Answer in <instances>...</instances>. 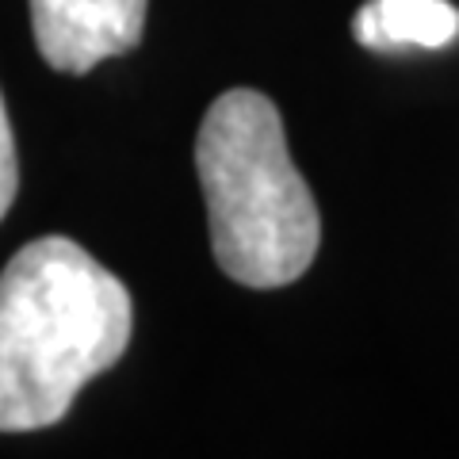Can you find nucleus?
<instances>
[{"label":"nucleus","mask_w":459,"mask_h":459,"mask_svg":"<svg viewBox=\"0 0 459 459\" xmlns=\"http://www.w3.org/2000/svg\"><path fill=\"white\" fill-rule=\"evenodd\" d=\"M356 39L364 42V47L379 50V20H376V4H364L360 12H356V23H352Z\"/></svg>","instance_id":"423d86ee"},{"label":"nucleus","mask_w":459,"mask_h":459,"mask_svg":"<svg viewBox=\"0 0 459 459\" xmlns=\"http://www.w3.org/2000/svg\"><path fill=\"white\" fill-rule=\"evenodd\" d=\"M195 172L207 199L211 249L230 280L287 287L322 246L318 204L287 153L280 111L268 96L234 89L204 115Z\"/></svg>","instance_id":"f03ea898"},{"label":"nucleus","mask_w":459,"mask_h":459,"mask_svg":"<svg viewBox=\"0 0 459 459\" xmlns=\"http://www.w3.org/2000/svg\"><path fill=\"white\" fill-rule=\"evenodd\" d=\"M142 27L146 0H31L35 47L57 74H89L134 50Z\"/></svg>","instance_id":"7ed1b4c3"},{"label":"nucleus","mask_w":459,"mask_h":459,"mask_svg":"<svg viewBox=\"0 0 459 459\" xmlns=\"http://www.w3.org/2000/svg\"><path fill=\"white\" fill-rule=\"evenodd\" d=\"M20 188V161H16V138H12V123L4 111V96H0V219L8 214L12 199Z\"/></svg>","instance_id":"39448f33"},{"label":"nucleus","mask_w":459,"mask_h":459,"mask_svg":"<svg viewBox=\"0 0 459 459\" xmlns=\"http://www.w3.org/2000/svg\"><path fill=\"white\" fill-rule=\"evenodd\" d=\"M379 20V50L448 47L459 35V12L448 0H371Z\"/></svg>","instance_id":"20e7f679"},{"label":"nucleus","mask_w":459,"mask_h":459,"mask_svg":"<svg viewBox=\"0 0 459 459\" xmlns=\"http://www.w3.org/2000/svg\"><path fill=\"white\" fill-rule=\"evenodd\" d=\"M131 291L69 238H39L0 272V433L62 421L131 344Z\"/></svg>","instance_id":"f257e3e1"}]
</instances>
